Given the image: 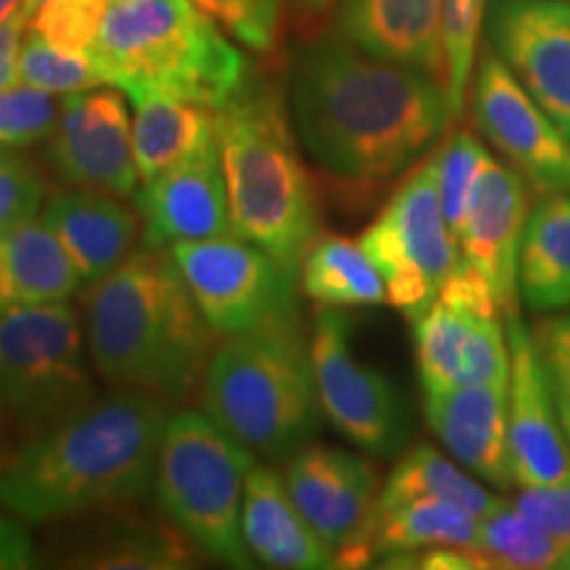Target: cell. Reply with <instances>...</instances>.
I'll use <instances>...</instances> for the list:
<instances>
[{
  "instance_id": "cell-1",
  "label": "cell",
  "mask_w": 570,
  "mask_h": 570,
  "mask_svg": "<svg viewBox=\"0 0 570 570\" xmlns=\"http://www.w3.org/2000/svg\"><path fill=\"white\" fill-rule=\"evenodd\" d=\"M291 119L325 188L348 209L407 175L454 125L444 82L333 35L296 56Z\"/></svg>"
},
{
  "instance_id": "cell-2",
  "label": "cell",
  "mask_w": 570,
  "mask_h": 570,
  "mask_svg": "<svg viewBox=\"0 0 570 570\" xmlns=\"http://www.w3.org/2000/svg\"><path fill=\"white\" fill-rule=\"evenodd\" d=\"M169 407L159 399L111 391L21 441L0 479V508L46 525L92 510L146 502L156 481Z\"/></svg>"
},
{
  "instance_id": "cell-3",
  "label": "cell",
  "mask_w": 570,
  "mask_h": 570,
  "mask_svg": "<svg viewBox=\"0 0 570 570\" xmlns=\"http://www.w3.org/2000/svg\"><path fill=\"white\" fill-rule=\"evenodd\" d=\"M96 373L111 391L180 410L202 396L217 333L198 309L169 248L138 246L90 285L82 302Z\"/></svg>"
},
{
  "instance_id": "cell-4",
  "label": "cell",
  "mask_w": 570,
  "mask_h": 570,
  "mask_svg": "<svg viewBox=\"0 0 570 570\" xmlns=\"http://www.w3.org/2000/svg\"><path fill=\"white\" fill-rule=\"evenodd\" d=\"M217 148L235 235L298 273L323 230L317 185L283 90L252 80L217 109Z\"/></svg>"
},
{
  "instance_id": "cell-5",
  "label": "cell",
  "mask_w": 570,
  "mask_h": 570,
  "mask_svg": "<svg viewBox=\"0 0 570 570\" xmlns=\"http://www.w3.org/2000/svg\"><path fill=\"white\" fill-rule=\"evenodd\" d=\"M92 59L127 98L169 92L223 109L252 82L246 56L194 0H109Z\"/></svg>"
},
{
  "instance_id": "cell-6",
  "label": "cell",
  "mask_w": 570,
  "mask_h": 570,
  "mask_svg": "<svg viewBox=\"0 0 570 570\" xmlns=\"http://www.w3.org/2000/svg\"><path fill=\"white\" fill-rule=\"evenodd\" d=\"M198 402L267 465L312 444L325 417L298 323L227 336L214 348Z\"/></svg>"
},
{
  "instance_id": "cell-7",
  "label": "cell",
  "mask_w": 570,
  "mask_h": 570,
  "mask_svg": "<svg viewBox=\"0 0 570 570\" xmlns=\"http://www.w3.org/2000/svg\"><path fill=\"white\" fill-rule=\"evenodd\" d=\"M256 462L206 412L180 407L167 417L156 460V502L198 552L230 568L254 566L240 518Z\"/></svg>"
},
{
  "instance_id": "cell-8",
  "label": "cell",
  "mask_w": 570,
  "mask_h": 570,
  "mask_svg": "<svg viewBox=\"0 0 570 570\" xmlns=\"http://www.w3.org/2000/svg\"><path fill=\"white\" fill-rule=\"evenodd\" d=\"M96 375L85 320L69 302L0 309V407L21 439L96 402Z\"/></svg>"
},
{
  "instance_id": "cell-9",
  "label": "cell",
  "mask_w": 570,
  "mask_h": 570,
  "mask_svg": "<svg viewBox=\"0 0 570 570\" xmlns=\"http://www.w3.org/2000/svg\"><path fill=\"white\" fill-rule=\"evenodd\" d=\"M360 246L386 283V302L415 323L460 265L458 238L441 209L433 154L391 190L360 235Z\"/></svg>"
},
{
  "instance_id": "cell-10",
  "label": "cell",
  "mask_w": 570,
  "mask_h": 570,
  "mask_svg": "<svg viewBox=\"0 0 570 570\" xmlns=\"http://www.w3.org/2000/svg\"><path fill=\"white\" fill-rule=\"evenodd\" d=\"M173 259L219 338L298 323V273L240 235L175 244Z\"/></svg>"
},
{
  "instance_id": "cell-11",
  "label": "cell",
  "mask_w": 570,
  "mask_h": 570,
  "mask_svg": "<svg viewBox=\"0 0 570 570\" xmlns=\"http://www.w3.org/2000/svg\"><path fill=\"white\" fill-rule=\"evenodd\" d=\"M415 362L423 391L510 381V341L489 283L460 259L415 323Z\"/></svg>"
},
{
  "instance_id": "cell-12",
  "label": "cell",
  "mask_w": 570,
  "mask_h": 570,
  "mask_svg": "<svg viewBox=\"0 0 570 570\" xmlns=\"http://www.w3.org/2000/svg\"><path fill=\"white\" fill-rule=\"evenodd\" d=\"M309 356L320 404L341 436L373 458L404 452L412 433L407 404L386 373L356 356L344 312H317Z\"/></svg>"
},
{
  "instance_id": "cell-13",
  "label": "cell",
  "mask_w": 570,
  "mask_h": 570,
  "mask_svg": "<svg viewBox=\"0 0 570 570\" xmlns=\"http://www.w3.org/2000/svg\"><path fill=\"white\" fill-rule=\"evenodd\" d=\"M473 125L537 196L570 190V138L497 51H483L470 92Z\"/></svg>"
},
{
  "instance_id": "cell-14",
  "label": "cell",
  "mask_w": 570,
  "mask_h": 570,
  "mask_svg": "<svg viewBox=\"0 0 570 570\" xmlns=\"http://www.w3.org/2000/svg\"><path fill=\"white\" fill-rule=\"evenodd\" d=\"M283 479L306 523L336 552V568L373 562V523L381 479L370 458L327 444H306L283 462Z\"/></svg>"
},
{
  "instance_id": "cell-15",
  "label": "cell",
  "mask_w": 570,
  "mask_h": 570,
  "mask_svg": "<svg viewBox=\"0 0 570 570\" xmlns=\"http://www.w3.org/2000/svg\"><path fill=\"white\" fill-rule=\"evenodd\" d=\"M40 159L61 185L132 198L140 175L125 92L90 88L63 96L59 125L42 142Z\"/></svg>"
},
{
  "instance_id": "cell-16",
  "label": "cell",
  "mask_w": 570,
  "mask_h": 570,
  "mask_svg": "<svg viewBox=\"0 0 570 570\" xmlns=\"http://www.w3.org/2000/svg\"><path fill=\"white\" fill-rule=\"evenodd\" d=\"M196 544L161 512L140 502L59 520L46 541V558L59 568L180 570L194 568Z\"/></svg>"
},
{
  "instance_id": "cell-17",
  "label": "cell",
  "mask_w": 570,
  "mask_h": 570,
  "mask_svg": "<svg viewBox=\"0 0 570 570\" xmlns=\"http://www.w3.org/2000/svg\"><path fill=\"white\" fill-rule=\"evenodd\" d=\"M489 38L518 82L570 138V0H494Z\"/></svg>"
},
{
  "instance_id": "cell-18",
  "label": "cell",
  "mask_w": 570,
  "mask_h": 570,
  "mask_svg": "<svg viewBox=\"0 0 570 570\" xmlns=\"http://www.w3.org/2000/svg\"><path fill=\"white\" fill-rule=\"evenodd\" d=\"M529 214V183L510 164L489 156L458 233V248L460 259L489 283L504 317L518 315V265Z\"/></svg>"
},
{
  "instance_id": "cell-19",
  "label": "cell",
  "mask_w": 570,
  "mask_h": 570,
  "mask_svg": "<svg viewBox=\"0 0 570 570\" xmlns=\"http://www.w3.org/2000/svg\"><path fill=\"white\" fill-rule=\"evenodd\" d=\"M132 202L148 248L235 235L217 140L142 183Z\"/></svg>"
},
{
  "instance_id": "cell-20",
  "label": "cell",
  "mask_w": 570,
  "mask_h": 570,
  "mask_svg": "<svg viewBox=\"0 0 570 570\" xmlns=\"http://www.w3.org/2000/svg\"><path fill=\"white\" fill-rule=\"evenodd\" d=\"M510 341V449L515 487L570 479V441L554 410L533 331L520 315L504 317Z\"/></svg>"
},
{
  "instance_id": "cell-21",
  "label": "cell",
  "mask_w": 570,
  "mask_h": 570,
  "mask_svg": "<svg viewBox=\"0 0 570 570\" xmlns=\"http://www.w3.org/2000/svg\"><path fill=\"white\" fill-rule=\"evenodd\" d=\"M428 428L462 468L499 491L515 487L510 449V381L423 391Z\"/></svg>"
},
{
  "instance_id": "cell-22",
  "label": "cell",
  "mask_w": 570,
  "mask_h": 570,
  "mask_svg": "<svg viewBox=\"0 0 570 570\" xmlns=\"http://www.w3.org/2000/svg\"><path fill=\"white\" fill-rule=\"evenodd\" d=\"M42 223L51 227L82 285H96L111 275L142 244V223L135 204L92 188L51 190L42 204Z\"/></svg>"
},
{
  "instance_id": "cell-23",
  "label": "cell",
  "mask_w": 570,
  "mask_h": 570,
  "mask_svg": "<svg viewBox=\"0 0 570 570\" xmlns=\"http://www.w3.org/2000/svg\"><path fill=\"white\" fill-rule=\"evenodd\" d=\"M336 35L370 56L444 82L441 0H341Z\"/></svg>"
},
{
  "instance_id": "cell-24",
  "label": "cell",
  "mask_w": 570,
  "mask_h": 570,
  "mask_svg": "<svg viewBox=\"0 0 570 570\" xmlns=\"http://www.w3.org/2000/svg\"><path fill=\"white\" fill-rule=\"evenodd\" d=\"M240 531L259 566L277 570L336 568V552L306 523L285 479L267 462H256L246 479Z\"/></svg>"
},
{
  "instance_id": "cell-25",
  "label": "cell",
  "mask_w": 570,
  "mask_h": 570,
  "mask_svg": "<svg viewBox=\"0 0 570 570\" xmlns=\"http://www.w3.org/2000/svg\"><path fill=\"white\" fill-rule=\"evenodd\" d=\"M80 273L42 219H27L0 238V309L69 302Z\"/></svg>"
},
{
  "instance_id": "cell-26",
  "label": "cell",
  "mask_w": 570,
  "mask_h": 570,
  "mask_svg": "<svg viewBox=\"0 0 570 570\" xmlns=\"http://www.w3.org/2000/svg\"><path fill=\"white\" fill-rule=\"evenodd\" d=\"M132 148L140 180H151L185 156L217 140V109L169 92H135Z\"/></svg>"
},
{
  "instance_id": "cell-27",
  "label": "cell",
  "mask_w": 570,
  "mask_h": 570,
  "mask_svg": "<svg viewBox=\"0 0 570 570\" xmlns=\"http://www.w3.org/2000/svg\"><path fill=\"white\" fill-rule=\"evenodd\" d=\"M520 302L537 315L570 309V190L531 206L518 265Z\"/></svg>"
},
{
  "instance_id": "cell-28",
  "label": "cell",
  "mask_w": 570,
  "mask_h": 570,
  "mask_svg": "<svg viewBox=\"0 0 570 570\" xmlns=\"http://www.w3.org/2000/svg\"><path fill=\"white\" fill-rule=\"evenodd\" d=\"M298 288L320 309L375 306L386 302V283L360 240L320 233L298 267Z\"/></svg>"
},
{
  "instance_id": "cell-29",
  "label": "cell",
  "mask_w": 570,
  "mask_h": 570,
  "mask_svg": "<svg viewBox=\"0 0 570 570\" xmlns=\"http://www.w3.org/2000/svg\"><path fill=\"white\" fill-rule=\"evenodd\" d=\"M412 499H444L473 515H489L504 502L502 497L473 479V473L460 465L458 460H449L431 444H417L402 454L394 470L389 473L386 483L377 494L375 510H389L396 504L412 502Z\"/></svg>"
},
{
  "instance_id": "cell-30",
  "label": "cell",
  "mask_w": 570,
  "mask_h": 570,
  "mask_svg": "<svg viewBox=\"0 0 570 570\" xmlns=\"http://www.w3.org/2000/svg\"><path fill=\"white\" fill-rule=\"evenodd\" d=\"M481 518L444 499H412L389 510H375L370 523V550L381 560L391 552L428 547H475Z\"/></svg>"
},
{
  "instance_id": "cell-31",
  "label": "cell",
  "mask_w": 570,
  "mask_h": 570,
  "mask_svg": "<svg viewBox=\"0 0 570 570\" xmlns=\"http://www.w3.org/2000/svg\"><path fill=\"white\" fill-rule=\"evenodd\" d=\"M473 550L481 552L487 568L499 570H547L558 568L566 544L525 518L512 499L481 518Z\"/></svg>"
},
{
  "instance_id": "cell-32",
  "label": "cell",
  "mask_w": 570,
  "mask_h": 570,
  "mask_svg": "<svg viewBox=\"0 0 570 570\" xmlns=\"http://www.w3.org/2000/svg\"><path fill=\"white\" fill-rule=\"evenodd\" d=\"M19 82L48 92H80L106 85L104 71L92 53L67 51L53 46L38 32H27L19 51Z\"/></svg>"
},
{
  "instance_id": "cell-33",
  "label": "cell",
  "mask_w": 570,
  "mask_h": 570,
  "mask_svg": "<svg viewBox=\"0 0 570 570\" xmlns=\"http://www.w3.org/2000/svg\"><path fill=\"white\" fill-rule=\"evenodd\" d=\"M489 156V148L465 127L449 132L433 151L441 209H444L446 225L454 238H458L460 227L465 223L470 198H473L475 183H479V175Z\"/></svg>"
},
{
  "instance_id": "cell-34",
  "label": "cell",
  "mask_w": 570,
  "mask_h": 570,
  "mask_svg": "<svg viewBox=\"0 0 570 570\" xmlns=\"http://www.w3.org/2000/svg\"><path fill=\"white\" fill-rule=\"evenodd\" d=\"M483 9H487V0H441V32H444L446 63L444 85L454 122L462 117L470 80H473Z\"/></svg>"
},
{
  "instance_id": "cell-35",
  "label": "cell",
  "mask_w": 570,
  "mask_h": 570,
  "mask_svg": "<svg viewBox=\"0 0 570 570\" xmlns=\"http://www.w3.org/2000/svg\"><path fill=\"white\" fill-rule=\"evenodd\" d=\"M48 169L30 148L0 142V238L42 209L48 196Z\"/></svg>"
},
{
  "instance_id": "cell-36",
  "label": "cell",
  "mask_w": 570,
  "mask_h": 570,
  "mask_svg": "<svg viewBox=\"0 0 570 570\" xmlns=\"http://www.w3.org/2000/svg\"><path fill=\"white\" fill-rule=\"evenodd\" d=\"M61 117V101L53 92L21 85L0 92V142L35 148L51 138Z\"/></svg>"
},
{
  "instance_id": "cell-37",
  "label": "cell",
  "mask_w": 570,
  "mask_h": 570,
  "mask_svg": "<svg viewBox=\"0 0 570 570\" xmlns=\"http://www.w3.org/2000/svg\"><path fill=\"white\" fill-rule=\"evenodd\" d=\"M248 51L269 56L281 40L283 0H194Z\"/></svg>"
},
{
  "instance_id": "cell-38",
  "label": "cell",
  "mask_w": 570,
  "mask_h": 570,
  "mask_svg": "<svg viewBox=\"0 0 570 570\" xmlns=\"http://www.w3.org/2000/svg\"><path fill=\"white\" fill-rule=\"evenodd\" d=\"M109 0H48L30 17V30L67 51L92 53Z\"/></svg>"
},
{
  "instance_id": "cell-39",
  "label": "cell",
  "mask_w": 570,
  "mask_h": 570,
  "mask_svg": "<svg viewBox=\"0 0 570 570\" xmlns=\"http://www.w3.org/2000/svg\"><path fill=\"white\" fill-rule=\"evenodd\" d=\"M531 331L550 383L554 410L570 441V312H552L550 317H541Z\"/></svg>"
},
{
  "instance_id": "cell-40",
  "label": "cell",
  "mask_w": 570,
  "mask_h": 570,
  "mask_svg": "<svg viewBox=\"0 0 570 570\" xmlns=\"http://www.w3.org/2000/svg\"><path fill=\"white\" fill-rule=\"evenodd\" d=\"M512 504L562 544H570V479L550 487H520Z\"/></svg>"
},
{
  "instance_id": "cell-41",
  "label": "cell",
  "mask_w": 570,
  "mask_h": 570,
  "mask_svg": "<svg viewBox=\"0 0 570 570\" xmlns=\"http://www.w3.org/2000/svg\"><path fill=\"white\" fill-rule=\"evenodd\" d=\"M38 566L35 541L21 525V518L0 510V570H24Z\"/></svg>"
},
{
  "instance_id": "cell-42",
  "label": "cell",
  "mask_w": 570,
  "mask_h": 570,
  "mask_svg": "<svg viewBox=\"0 0 570 570\" xmlns=\"http://www.w3.org/2000/svg\"><path fill=\"white\" fill-rule=\"evenodd\" d=\"M27 24H30V19L24 11L0 21V92L9 90L19 80V51L21 42H24Z\"/></svg>"
},
{
  "instance_id": "cell-43",
  "label": "cell",
  "mask_w": 570,
  "mask_h": 570,
  "mask_svg": "<svg viewBox=\"0 0 570 570\" xmlns=\"http://www.w3.org/2000/svg\"><path fill=\"white\" fill-rule=\"evenodd\" d=\"M21 433L17 423H13L9 412L0 407V479H3L6 470L11 468L13 458H17L19 446H21Z\"/></svg>"
},
{
  "instance_id": "cell-44",
  "label": "cell",
  "mask_w": 570,
  "mask_h": 570,
  "mask_svg": "<svg viewBox=\"0 0 570 570\" xmlns=\"http://www.w3.org/2000/svg\"><path fill=\"white\" fill-rule=\"evenodd\" d=\"M333 6H336V0H294L296 13L306 21L325 17V13L331 11Z\"/></svg>"
},
{
  "instance_id": "cell-45",
  "label": "cell",
  "mask_w": 570,
  "mask_h": 570,
  "mask_svg": "<svg viewBox=\"0 0 570 570\" xmlns=\"http://www.w3.org/2000/svg\"><path fill=\"white\" fill-rule=\"evenodd\" d=\"M21 6H24V0H0V21L13 17V13H19Z\"/></svg>"
},
{
  "instance_id": "cell-46",
  "label": "cell",
  "mask_w": 570,
  "mask_h": 570,
  "mask_svg": "<svg viewBox=\"0 0 570 570\" xmlns=\"http://www.w3.org/2000/svg\"><path fill=\"white\" fill-rule=\"evenodd\" d=\"M42 3H48V0H24V6H21V11H24V13H27V19H30L32 13L38 11Z\"/></svg>"
},
{
  "instance_id": "cell-47",
  "label": "cell",
  "mask_w": 570,
  "mask_h": 570,
  "mask_svg": "<svg viewBox=\"0 0 570 570\" xmlns=\"http://www.w3.org/2000/svg\"><path fill=\"white\" fill-rule=\"evenodd\" d=\"M558 568L570 570V544L566 547V550H562V558H560V562H558Z\"/></svg>"
}]
</instances>
